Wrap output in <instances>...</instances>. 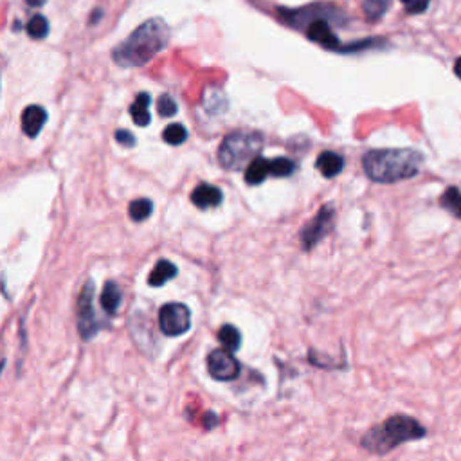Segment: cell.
<instances>
[{"instance_id":"obj_1","label":"cell","mask_w":461,"mask_h":461,"mask_svg":"<svg viewBox=\"0 0 461 461\" xmlns=\"http://www.w3.org/2000/svg\"><path fill=\"white\" fill-rule=\"evenodd\" d=\"M170 42V26L162 19H150L112 51L119 67H143L150 63Z\"/></svg>"},{"instance_id":"obj_2","label":"cell","mask_w":461,"mask_h":461,"mask_svg":"<svg viewBox=\"0 0 461 461\" xmlns=\"http://www.w3.org/2000/svg\"><path fill=\"white\" fill-rule=\"evenodd\" d=\"M423 162V153L413 148L371 150L362 159L364 173L378 184H395L413 179L422 172Z\"/></svg>"},{"instance_id":"obj_3","label":"cell","mask_w":461,"mask_h":461,"mask_svg":"<svg viewBox=\"0 0 461 461\" xmlns=\"http://www.w3.org/2000/svg\"><path fill=\"white\" fill-rule=\"evenodd\" d=\"M427 435V429L416 418L408 415L389 416L378 425L371 427L366 435L362 436L361 445L370 452L384 456L402 443L416 442Z\"/></svg>"},{"instance_id":"obj_4","label":"cell","mask_w":461,"mask_h":461,"mask_svg":"<svg viewBox=\"0 0 461 461\" xmlns=\"http://www.w3.org/2000/svg\"><path fill=\"white\" fill-rule=\"evenodd\" d=\"M263 148V135L258 132H245L238 130L225 135L218 148V162L222 168L238 172L252 162Z\"/></svg>"},{"instance_id":"obj_5","label":"cell","mask_w":461,"mask_h":461,"mask_svg":"<svg viewBox=\"0 0 461 461\" xmlns=\"http://www.w3.org/2000/svg\"><path fill=\"white\" fill-rule=\"evenodd\" d=\"M76 321L78 332L83 341H92V337L101 330V321L98 319L94 312V283H92V279L85 281L83 289L78 296Z\"/></svg>"},{"instance_id":"obj_6","label":"cell","mask_w":461,"mask_h":461,"mask_svg":"<svg viewBox=\"0 0 461 461\" xmlns=\"http://www.w3.org/2000/svg\"><path fill=\"white\" fill-rule=\"evenodd\" d=\"M333 220H336V209H333L332 204H324V206L317 211L316 217L299 231L301 247L309 252L312 251L317 244H321L323 238L333 229Z\"/></svg>"},{"instance_id":"obj_7","label":"cell","mask_w":461,"mask_h":461,"mask_svg":"<svg viewBox=\"0 0 461 461\" xmlns=\"http://www.w3.org/2000/svg\"><path fill=\"white\" fill-rule=\"evenodd\" d=\"M159 328L164 336L179 337L191 328V310L184 303H168L159 310Z\"/></svg>"},{"instance_id":"obj_8","label":"cell","mask_w":461,"mask_h":461,"mask_svg":"<svg viewBox=\"0 0 461 461\" xmlns=\"http://www.w3.org/2000/svg\"><path fill=\"white\" fill-rule=\"evenodd\" d=\"M207 371L214 380L231 382L240 375V364L231 351L213 350L207 355Z\"/></svg>"},{"instance_id":"obj_9","label":"cell","mask_w":461,"mask_h":461,"mask_svg":"<svg viewBox=\"0 0 461 461\" xmlns=\"http://www.w3.org/2000/svg\"><path fill=\"white\" fill-rule=\"evenodd\" d=\"M306 36H309L312 42L326 47V49L341 51V47H343L326 19H317L314 20V22H310L309 27H306Z\"/></svg>"},{"instance_id":"obj_10","label":"cell","mask_w":461,"mask_h":461,"mask_svg":"<svg viewBox=\"0 0 461 461\" xmlns=\"http://www.w3.org/2000/svg\"><path fill=\"white\" fill-rule=\"evenodd\" d=\"M222 199H224V195H222L220 187L207 182L199 184L191 193V202L199 209H209V207L220 206Z\"/></svg>"},{"instance_id":"obj_11","label":"cell","mask_w":461,"mask_h":461,"mask_svg":"<svg viewBox=\"0 0 461 461\" xmlns=\"http://www.w3.org/2000/svg\"><path fill=\"white\" fill-rule=\"evenodd\" d=\"M47 114L38 105H31L22 114V130L27 138H36L40 134L42 126L46 125Z\"/></svg>"},{"instance_id":"obj_12","label":"cell","mask_w":461,"mask_h":461,"mask_svg":"<svg viewBox=\"0 0 461 461\" xmlns=\"http://www.w3.org/2000/svg\"><path fill=\"white\" fill-rule=\"evenodd\" d=\"M316 168L323 173L326 179H333L339 175L344 168V159L336 152H323L316 160Z\"/></svg>"},{"instance_id":"obj_13","label":"cell","mask_w":461,"mask_h":461,"mask_svg":"<svg viewBox=\"0 0 461 461\" xmlns=\"http://www.w3.org/2000/svg\"><path fill=\"white\" fill-rule=\"evenodd\" d=\"M100 301H101V309H103L105 312L110 314V316L118 314L119 306H121V301H123V294L118 283L112 281V279L105 283L103 290H101Z\"/></svg>"},{"instance_id":"obj_14","label":"cell","mask_w":461,"mask_h":461,"mask_svg":"<svg viewBox=\"0 0 461 461\" xmlns=\"http://www.w3.org/2000/svg\"><path fill=\"white\" fill-rule=\"evenodd\" d=\"M177 267L175 263H172L170 259H159L155 263L153 271L150 272L148 276V285L150 286H162L170 281L172 278L177 276Z\"/></svg>"},{"instance_id":"obj_15","label":"cell","mask_w":461,"mask_h":461,"mask_svg":"<svg viewBox=\"0 0 461 461\" xmlns=\"http://www.w3.org/2000/svg\"><path fill=\"white\" fill-rule=\"evenodd\" d=\"M271 175V160L263 159V157H256L245 170V182L249 186H258L263 180Z\"/></svg>"},{"instance_id":"obj_16","label":"cell","mask_w":461,"mask_h":461,"mask_svg":"<svg viewBox=\"0 0 461 461\" xmlns=\"http://www.w3.org/2000/svg\"><path fill=\"white\" fill-rule=\"evenodd\" d=\"M150 103H152V98H150L148 92H141L135 98L134 105L130 107V114H132V119H134V123L138 126H148L150 121H152L148 112Z\"/></svg>"},{"instance_id":"obj_17","label":"cell","mask_w":461,"mask_h":461,"mask_svg":"<svg viewBox=\"0 0 461 461\" xmlns=\"http://www.w3.org/2000/svg\"><path fill=\"white\" fill-rule=\"evenodd\" d=\"M440 206L443 207L445 211H449L452 217L460 218L461 220V191L460 187L456 186H449L443 195L440 197Z\"/></svg>"},{"instance_id":"obj_18","label":"cell","mask_w":461,"mask_h":461,"mask_svg":"<svg viewBox=\"0 0 461 461\" xmlns=\"http://www.w3.org/2000/svg\"><path fill=\"white\" fill-rule=\"evenodd\" d=\"M218 341L227 348V351L234 353V351H238V348H240L242 344V333L233 324H224V326L218 330Z\"/></svg>"},{"instance_id":"obj_19","label":"cell","mask_w":461,"mask_h":461,"mask_svg":"<svg viewBox=\"0 0 461 461\" xmlns=\"http://www.w3.org/2000/svg\"><path fill=\"white\" fill-rule=\"evenodd\" d=\"M153 213V202L150 199H138L130 202L128 214L134 222H145Z\"/></svg>"},{"instance_id":"obj_20","label":"cell","mask_w":461,"mask_h":461,"mask_svg":"<svg viewBox=\"0 0 461 461\" xmlns=\"http://www.w3.org/2000/svg\"><path fill=\"white\" fill-rule=\"evenodd\" d=\"M391 6V0H364V15L370 22H378Z\"/></svg>"},{"instance_id":"obj_21","label":"cell","mask_w":461,"mask_h":461,"mask_svg":"<svg viewBox=\"0 0 461 461\" xmlns=\"http://www.w3.org/2000/svg\"><path fill=\"white\" fill-rule=\"evenodd\" d=\"M162 139L168 143V145L179 146L187 139V130L184 128L180 123H173V125L166 126V130H164V134H162Z\"/></svg>"},{"instance_id":"obj_22","label":"cell","mask_w":461,"mask_h":461,"mask_svg":"<svg viewBox=\"0 0 461 461\" xmlns=\"http://www.w3.org/2000/svg\"><path fill=\"white\" fill-rule=\"evenodd\" d=\"M26 29L31 38H46L47 33H49V22H47L46 16L35 15L29 20Z\"/></svg>"},{"instance_id":"obj_23","label":"cell","mask_w":461,"mask_h":461,"mask_svg":"<svg viewBox=\"0 0 461 461\" xmlns=\"http://www.w3.org/2000/svg\"><path fill=\"white\" fill-rule=\"evenodd\" d=\"M298 168V164L294 162L292 159L286 157H278V159L271 160V175L274 177H290Z\"/></svg>"},{"instance_id":"obj_24","label":"cell","mask_w":461,"mask_h":461,"mask_svg":"<svg viewBox=\"0 0 461 461\" xmlns=\"http://www.w3.org/2000/svg\"><path fill=\"white\" fill-rule=\"evenodd\" d=\"M157 108H159V114L162 118H172V115L177 114V101L173 100L170 94H162L159 98V103H157Z\"/></svg>"},{"instance_id":"obj_25","label":"cell","mask_w":461,"mask_h":461,"mask_svg":"<svg viewBox=\"0 0 461 461\" xmlns=\"http://www.w3.org/2000/svg\"><path fill=\"white\" fill-rule=\"evenodd\" d=\"M402 4H404L408 15H422L429 9L431 0H402Z\"/></svg>"},{"instance_id":"obj_26","label":"cell","mask_w":461,"mask_h":461,"mask_svg":"<svg viewBox=\"0 0 461 461\" xmlns=\"http://www.w3.org/2000/svg\"><path fill=\"white\" fill-rule=\"evenodd\" d=\"M115 141L123 146H134L135 145V138L126 130H118L115 132Z\"/></svg>"},{"instance_id":"obj_27","label":"cell","mask_w":461,"mask_h":461,"mask_svg":"<svg viewBox=\"0 0 461 461\" xmlns=\"http://www.w3.org/2000/svg\"><path fill=\"white\" fill-rule=\"evenodd\" d=\"M217 423H218L217 415H213V413H206V415H204V425H206V429H213Z\"/></svg>"},{"instance_id":"obj_28","label":"cell","mask_w":461,"mask_h":461,"mask_svg":"<svg viewBox=\"0 0 461 461\" xmlns=\"http://www.w3.org/2000/svg\"><path fill=\"white\" fill-rule=\"evenodd\" d=\"M454 74H456V76L461 80V56L454 61Z\"/></svg>"},{"instance_id":"obj_29","label":"cell","mask_w":461,"mask_h":461,"mask_svg":"<svg viewBox=\"0 0 461 461\" xmlns=\"http://www.w3.org/2000/svg\"><path fill=\"white\" fill-rule=\"evenodd\" d=\"M43 2H46V0H27V4L31 6H42Z\"/></svg>"}]
</instances>
